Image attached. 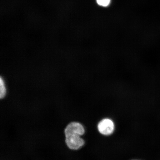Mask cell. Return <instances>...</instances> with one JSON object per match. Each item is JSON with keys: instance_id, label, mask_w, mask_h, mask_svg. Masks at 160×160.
Listing matches in <instances>:
<instances>
[{"instance_id": "6da1fadb", "label": "cell", "mask_w": 160, "mask_h": 160, "mask_svg": "<svg viewBox=\"0 0 160 160\" xmlns=\"http://www.w3.org/2000/svg\"><path fill=\"white\" fill-rule=\"evenodd\" d=\"M64 141L65 145L70 151H76L82 148L85 141L82 136L75 132L64 133Z\"/></svg>"}, {"instance_id": "7a4b0ae2", "label": "cell", "mask_w": 160, "mask_h": 160, "mask_svg": "<svg viewBox=\"0 0 160 160\" xmlns=\"http://www.w3.org/2000/svg\"><path fill=\"white\" fill-rule=\"evenodd\" d=\"M98 129L101 134L105 136H109L111 135L114 131V123L111 119H103L98 124Z\"/></svg>"}, {"instance_id": "3957f363", "label": "cell", "mask_w": 160, "mask_h": 160, "mask_svg": "<svg viewBox=\"0 0 160 160\" xmlns=\"http://www.w3.org/2000/svg\"><path fill=\"white\" fill-rule=\"evenodd\" d=\"M6 95H7V89H6L4 81L1 78L0 79V98H1V99H4Z\"/></svg>"}, {"instance_id": "277c9868", "label": "cell", "mask_w": 160, "mask_h": 160, "mask_svg": "<svg viewBox=\"0 0 160 160\" xmlns=\"http://www.w3.org/2000/svg\"><path fill=\"white\" fill-rule=\"evenodd\" d=\"M98 4L101 7H107L111 3V0H96Z\"/></svg>"}, {"instance_id": "5b68a950", "label": "cell", "mask_w": 160, "mask_h": 160, "mask_svg": "<svg viewBox=\"0 0 160 160\" xmlns=\"http://www.w3.org/2000/svg\"><path fill=\"white\" fill-rule=\"evenodd\" d=\"M139 160L135 159V160Z\"/></svg>"}]
</instances>
